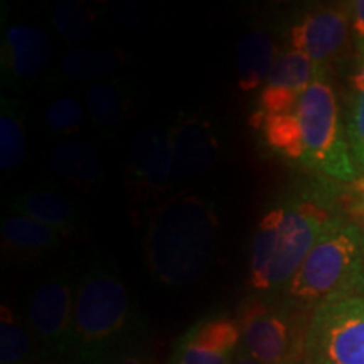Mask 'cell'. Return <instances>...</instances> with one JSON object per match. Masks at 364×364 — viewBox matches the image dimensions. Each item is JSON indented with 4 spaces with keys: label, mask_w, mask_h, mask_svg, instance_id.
Wrapping results in <instances>:
<instances>
[{
    "label": "cell",
    "mask_w": 364,
    "mask_h": 364,
    "mask_svg": "<svg viewBox=\"0 0 364 364\" xmlns=\"http://www.w3.org/2000/svg\"><path fill=\"white\" fill-rule=\"evenodd\" d=\"M289 364H324V363L318 361V359H316L314 356H311L309 353L304 351L297 359H294V361L289 363Z\"/></svg>",
    "instance_id": "cell-30"
},
{
    "label": "cell",
    "mask_w": 364,
    "mask_h": 364,
    "mask_svg": "<svg viewBox=\"0 0 364 364\" xmlns=\"http://www.w3.org/2000/svg\"><path fill=\"white\" fill-rule=\"evenodd\" d=\"M332 221L326 209L312 203L270 209L255 231L248 285L268 292L289 284Z\"/></svg>",
    "instance_id": "cell-2"
},
{
    "label": "cell",
    "mask_w": 364,
    "mask_h": 364,
    "mask_svg": "<svg viewBox=\"0 0 364 364\" xmlns=\"http://www.w3.org/2000/svg\"><path fill=\"white\" fill-rule=\"evenodd\" d=\"M73 314L75 295L65 270L53 272L27 302L31 331L46 346L61 353L73 348Z\"/></svg>",
    "instance_id": "cell-8"
},
{
    "label": "cell",
    "mask_w": 364,
    "mask_h": 364,
    "mask_svg": "<svg viewBox=\"0 0 364 364\" xmlns=\"http://www.w3.org/2000/svg\"><path fill=\"white\" fill-rule=\"evenodd\" d=\"M26 157V125L21 103L2 98L0 103V169L14 171Z\"/></svg>",
    "instance_id": "cell-21"
},
{
    "label": "cell",
    "mask_w": 364,
    "mask_h": 364,
    "mask_svg": "<svg viewBox=\"0 0 364 364\" xmlns=\"http://www.w3.org/2000/svg\"><path fill=\"white\" fill-rule=\"evenodd\" d=\"M220 218L216 204L198 194H179L159 204L144 241L150 275L167 287L194 284L215 253Z\"/></svg>",
    "instance_id": "cell-1"
},
{
    "label": "cell",
    "mask_w": 364,
    "mask_h": 364,
    "mask_svg": "<svg viewBox=\"0 0 364 364\" xmlns=\"http://www.w3.org/2000/svg\"><path fill=\"white\" fill-rule=\"evenodd\" d=\"M277 48L270 36L262 29L250 31L236 46V75L238 88L243 93L263 88L273 65H275Z\"/></svg>",
    "instance_id": "cell-18"
},
{
    "label": "cell",
    "mask_w": 364,
    "mask_h": 364,
    "mask_svg": "<svg viewBox=\"0 0 364 364\" xmlns=\"http://www.w3.org/2000/svg\"><path fill=\"white\" fill-rule=\"evenodd\" d=\"M363 294H364V292H363Z\"/></svg>",
    "instance_id": "cell-31"
},
{
    "label": "cell",
    "mask_w": 364,
    "mask_h": 364,
    "mask_svg": "<svg viewBox=\"0 0 364 364\" xmlns=\"http://www.w3.org/2000/svg\"><path fill=\"white\" fill-rule=\"evenodd\" d=\"M167 130L172 150V186L203 176L215 166L221 145L208 117L181 113Z\"/></svg>",
    "instance_id": "cell-10"
},
{
    "label": "cell",
    "mask_w": 364,
    "mask_h": 364,
    "mask_svg": "<svg viewBox=\"0 0 364 364\" xmlns=\"http://www.w3.org/2000/svg\"><path fill=\"white\" fill-rule=\"evenodd\" d=\"M292 113L300 140L299 164L334 179L353 181L356 171L341 127L338 100L324 71L300 97Z\"/></svg>",
    "instance_id": "cell-5"
},
{
    "label": "cell",
    "mask_w": 364,
    "mask_h": 364,
    "mask_svg": "<svg viewBox=\"0 0 364 364\" xmlns=\"http://www.w3.org/2000/svg\"><path fill=\"white\" fill-rule=\"evenodd\" d=\"M356 203H354V211H356V215L359 218H364V182L358 186V191H356Z\"/></svg>",
    "instance_id": "cell-28"
},
{
    "label": "cell",
    "mask_w": 364,
    "mask_h": 364,
    "mask_svg": "<svg viewBox=\"0 0 364 364\" xmlns=\"http://www.w3.org/2000/svg\"><path fill=\"white\" fill-rule=\"evenodd\" d=\"M306 353L324 364H364V295L318 304L309 318Z\"/></svg>",
    "instance_id": "cell-7"
},
{
    "label": "cell",
    "mask_w": 364,
    "mask_h": 364,
    "mask_svg": "<svg viewBox=\"0 0 364 364\" xmlns=\"http://www.w3.org/2000/svg\"><path fill=\"white\" fill-rule=\"evenodd\" d=\"M125 59L118 49L76 48L63 58L59 75L70 81H95L120 70Z\"/></svg>",
    "instance_id": "cell-20"
},
{
    "label": "cell",
    "mask_w": 364,
    "mask_h": 364,
    "mask_svg": "<svg viewBox=\"0 0 364 364\" xmlns=\"http://www.w3.org/2000/svg\"><path fill=\"white\" fill-rule=\"evenodd\" d=\"M33 354V338L11 307L2 306L0 318V363L26 364Z\"/></svg>",
    "instance_id": "cell-23"
},
{
    "label": "cell",
    "mask_w": 364,
    "mask_h": 364,
    "mask_svg": "<svg viewBox=\"0 0 364 364\" xmlns=\"http://www.w3.org/2000/svg\"><path fill=\"white\" fill-rule=\"evenodd\" d=\"M353 91L354 100L348 134L354 156L364 167V86H353Z\"/></svg>",
    "instance_id": "cell-25"
},
{
    "label": "cell",
    "mask_w": 364,
    "mask_h": 364,
    "mask_svg": "<svg viewBox=\"0 0 364 364\" xmlns=\"http://www.w3.org/2000/svg\"><path fill=\"white\" fill-rule=\"evenodd\" d=\"M63 235L26 216H7L2 221V250L11 258L34 262L59 247Z\"/></svg>",
    "instance_id": "cell-16"
},
{
    "label": "cell",
    "mask_w": 364,
    "mask_h": 364,
    "mask_svg": "<svg viewBox=\"0 0 364 364\" xmlns=\"http://www.w3.org/2000/svg\"><path fill=\"white\" fill-rule=\"evenodd\" d=\"M358 292H364V235L358 226L334 220L285 285V295L318 306Z\"/></svg>",
    "instance_id": "cell-3"
},
{
    "label": "cell",
    "mask_w": 364,
    "mask_h": 364,
    "mask_svg": "<svg viewBox=\"0 0 364 364\" xmlns=\"http://www.w3.org/2000/svg\"><path fill=\"white\" fill-rule=\"evenodd\" d=\"M351 26V4L341 7L316 9L307 12L290 29V43L295 51L324 68L346 49Z\"/></svg>",
    "instance_id": "cell-11"
},
{
    "label": "cell",
    "mask_w": 364,
    "mask_h": 364,
    "mask_svg": "<svg viewBox=\"0 0 364 364\" xmlns=\"http://www.w3.org/2000/svg\"><path fill=\"white\" fill-rule=\"evenodd\" d=\"M16 215L31 218L53 228L63 236L75 233L81 225L80 209L51 188H31L9 203Z\"/></svg>",
    "instance_id": "cell-15"
},
{
    "label": "cell",
    "mask_w": 364,
    "mask_h": 364,
    "mask_svg": "<svg viewBox=\"0 0 364 364\" xmlns=\"http://www.w3.org/2000/svg\"><path fill=\"white\" fill-rule=\"evenodd\" d=\"M132 302L120 277L95 267L80 280L73 314V348L81 358L100 359L129 329Z\"/></svg>",
    "instance_id": "cell-4"
},
{
    "label": "cell",
    "mask_w": 364,
    "mask_h": 364,
    "mask_svg": "<svg viewBox=\"0 0 364 364\" xmlns=\"http://www.w3.org/2000/svg\"><path fill=\"white\" fill-rule=\"evenodd\" d=\"M127 189L136 201H150L166 194L172 186V150L169 130H144L129 150Z\"/></svg>",
    "instance_id": "cell-9"
},
{
    "label": "cell",
    "mask_w": 364,
    "mask_h": 364,
    "mask_svg": "<svg viewBox=\"0 0 364 364\" xmlns=\"http://www.w3.org/2000/svg\"><path fill=\"white\" fill-rule=\"evenodd\" d=\"M97 14L78 0H61L53 11V26L63 39L71 44L86 43L93 36Z\"/></svg>",
    "instance_id": "cell-22"
},
{
    "label": "cell",
    "mask_w": 364,
    "mask_h": 364,
    "mask_svg": "<svg viewBox=\"0 0 364 364\" xmlns=\"http://www.w3.org/2000/svg\"><path fill=\"white\" fill-rule=\"evenodd\" d=\"M85 102L91 124L103 134H115L120 130L132 108L130 90L120 78L91 85L86 90Z\"/></svg>",
    "instance_id": "cell-17"
},
{
    "label": "cell",
    "mask_w": 364,
    "mask_h": 364,
    "mask_svg": "<svg viewBox=\"0 0 364 364\" xmlns=\"http://www.w3.org/2000/svg\"><path fill=\"white\" fill-rule=\"evenodd\" d=\"M236 318L241 348L260 364H289L306 351L309 321L294 307L252 297L245 300Z\"/></svg>",
    "instance_id": "cell-6"
},
{
    "label": "cell",
    "mask_w": 364,
    "mask_h": 364,
    "mask_svg": "<svg viewBox=\"0 0 364 364\" xmlns=\"http://www.w3.org/2000/svg\"><path fill=\"white\" fill-rule=\"evenodd\" d=\"M322 71L324 68L295 49L282 53L260 91V110L257 115H285L292 112Z\"/></svg>",
    "instance_id": "cell-13"
},
{
    "label": "cell",
    "mask_w": 364,
    "mask_h": 364,
    "mask_svg": "<svg viewBox=\"0 0 364 364\" xmlns=\"http://www.w3.org/2000/svg\"><path fill=\"white\" fill-rule=\"evenodd\" d=\"M85 108L78 98L61 97L49 105L44 113L46 130L53 135H71L81 129Z\"/></svg>",
    "instance_id": "cell-24"
},
{
    "label": "cell",
    "mask_w": 364,
    "mask_h": 364,
    "mask_svg": "<svg viewBox=\"0 0 364 364\" xmlns=\"http://www.w3.org/2000/svg\"><path fill=\"white\" fill-rule=\"evenodd\" d=\"M53 43L43 29L29 24H12L4 33L2 71L12 81L38 78L49 65Z\"/></svg>",
    "instance_id": "cell-14"
},
{
    "label": "cell",
    "mask_w": 364,
    "mask_h": 364,
    "mask_svg": "<svg viewBox=\"0 0 364 364\" xmlns=\"http://www.w3.org/2000/svg\"><path fill=\"white\" fill-rule=\"evenodd\" d=\"M49 166L54 174L76 188L90 191L102 181V164L98 154L80 140L63 142L53 149Z\"/></svg>",
    "instance_id": "cell-19"
},
{
    "label": "cell",
    "mask_w": 364,
    "mask_h": 364,
    "mask_svg": "<svg viewBox=\"0 0 364 364\" xmlns=\"http://www.w3.org/2000/svg\"><path fill=\"white\" fill-rule=\"evenodd\" d=\"M102 364H147L144 358L136 356V354H120V356L105 359Z\"/></svg>",
    "instance_id": "cell-27"
},
{
    "label": "cell",
    "mask_w": 364,
    "mask_h": 364,
    "mask_svg": "<svg viewBox=\"0 0 364 364\" xmlns=\"http://www.w3.org/2000/svg\"><path fill=\"white\" fill-rule=\"evenodd\" d=\"M233 364H260V363L255 361V359L250 356V354L245 351L243 348H240L238 353H236V358H235Z\"/></svg>",
    "instance_id": "cell-29"
},
{
    "label": "cell",
    "mask_w": 364,
    "mask_h": 364,
    "mask_svg": "<svg viewBox=\"0 0 364 364\" xmlns=\"http://www.w3.org/2000/svg\"><path fill=\"white\" fill-rule=\"evenodd\" d=\"M351 29L358 51L364 56V0H356L351 4Z\"/></svg>",
    "instance_id": "cell-26"
},
{
    "label": "cell",
    "mask_w": 364,
    "mask_h": 364,
    "mask_svg": "<svg viewBox=\"0 0 364 364\" xmlns=\"http://www.w3.org/2000/svg\"><path fill=\"white\" fill-rule=\"evenodd\" d=\"M241 348L238 318L230 314L196 322L176 346L172 364H233Z\"/></svg>",
    "instance_id": "cell-12"
}]
</instances>
